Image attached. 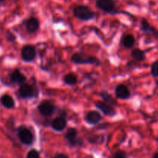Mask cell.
Masks as SVG:
<instances>
[{
  "label": "cell",
  "instance_id": "1",
  "mask_svg": "<svg viewBox=\"0 0 158 158\" xmlns=\"http://www.w3.org/2000/svg\"><path fill=\"white\" fill-rule=\"evenodd\" d=\"M73 14L76 18L84 21L92 19L95 16V13L89 6L85 5H79L74 7L73 10Z\"/></svg>",
  "mask_w": 158,
  "mask_h": 158
},
{
  "label": "cell",
  "instance_id": "2",
  "mask_svg": "<svg viewBox=\"0 0 158 158\" xmlns=\"http://www.w3.org/2000/svg\"><path fill=\"white\" fill-rule=\"evenodd\" d=\"M71 61L76 64H94L98 63L96 57H89L82 53H74L71 57Z\"/></svg>",
  "mask_w": 158,
  "mask_h": 158
},
{
  "label": "cell",
  "instance_id": "3",
  "mask_svg": "<svg viewBox=\"0 0 158 158\" xmlns=\"http://www.w3.org/2000/svg\"><path fill=\"white\" fill-rule=\"evenodd\" d=\"M77 130L75 128H73V127L68 129L66 134H65V139L68 140V143L71 147H80L83 144L82 139L77 138Z\"/></svg>",
  "mask_w": 158,
  "mask_h": 158
},
{
  "label": "cell",
  "instance_id": "4",
  "mask_svg": "<svg viewBox=\"0 0 158 158\" xmlns=\"http://www.w3.org/2000/svg\"><path fill=\"white\" fill-rule=\"evenodd\" d=\"M96 6L105 13H116L115 0H96Z\"/></svg>",
  "mask_w": 158,
  "mask_h": 158
},
{
  "label": "cell",
  "instance_id": "5",
  "mask_svg": "<svg viewBox=\"0 0 158 158\" xmlns=\"http://www.w3.org/2000/svg\"><path fill=\"white\" fill-rule=\"evenodd\" d=\"M18 136L19 140L25 145H30L33 142V135L30 130L25 127H20L18 129Z\"/></svg>",
  "mask_w": 158,
  "mask_h": 158
},
{
  "label": "cell",
  "instance_id": "6",
  "mask_svg": "<svg viewBox=\"0 0 158 158\" xmlns=\"http://www.w3.org/2000/svg\"><path fill=\"white\" fill-rule=\"evenodd\" d=\"M36 52L34 47L31 45H26L23 48L22 51H21V56L22 59L26 62L33 61L36 57Z\"/></svg>",
  "mask_w": 158,
  "mask_h": 158
},
{
  "label": "cell",
  "instance_id": "7",
  "mask_svg": "<svg viewBox=\"0 0 158 158\" xmlns=\"http://www.w3.org/2000/svg\"><path fill=\"white\" fill-rule=\"evenodd\" d=\"M38 110L40 113L44 116H49L54 113L55 110V107L54 105L49 101H43L40 102V104L38 106Z\"/></svg>",
  "mask_w": 158,
  "mask_h": 158
},
{
  "label": "cell",
  "instance_id": "8",
  "mask_svg": "<svg viewBox=\"0 0 158 158\" xmlns=\"http://www.w3.org/2000/svg\"><path fill=\"white\" fill-rule=\"evenodd\" d=\"M95 106L107 116L112 117L116 115V111L113 109V107L105 102H96Z\"/></svg>",
  "mask_w": 158,
  "mask_h": 158
},
{
  "label": "cell",
  "instance_id": "9",
  "mask_svg": "<svg viewBox=\"0 0 158 158\" xmlns=\"http://www.w3.org/2000/svg\"><path fill=\"white\" fill-rule=\"evenodd\" d=\"M141 30L145 33L150 34L156 39H158V30L153 27H152L148 21L146 19L143 18L141 20Z\"/></svg>",
  "mask_w": 158,
  "mask_h": 158
},
{
  "label": "cell",
  "instance_id": "10",
  "mask_svg": "<svg viewBox=\"0 0 158 158\" xmlns=\"http://www.w3.org/2000/svg\"><path fill=\"white\" fill-rule=\"evenodd\" d=\"M115 95L119 99H127L130 97V92L125 85H118L115 89Z\"/></svg>",
  "mask_w": 158,
  "mask_h": 158
},
{
  "label": "cell",
  "instance_id": "11",
  "mask_svg": "<svg viewBox=\"0 0 158 158\" xmlns=\"http://www.w3.org/2000/svg\"><path fill=\"white\" fill-rule=\"evenodd\" d=\"M102 116L99 112L97 111H91L86 114L85 117V120L87 123L91 124V125H95L98 124L101 121Z\"/></svg>",
  "mask_w": 158,
  "mask_h": 158
},
{
  "label": "cell",
  "instance_id": "12",
  "mask_svg": "<svg viewBox=\"0 0 158 158\" xmlns=\"http://www.w3.org/2000/svg\"><path fill=\"white\" fill-rule=\"evenodd\" d=\"M19 93L23 98H32L34 96V89L29 84H22L19 87Z\"/></svg>",
  "mask_w": 158,
  "mask_h": 158
},
{
  "label": "cell",
  "instance_id": "13",
  "mask_svg": "<svg viewBox=\"0 0 158 158\" xmlns=\"http://www.w3.org/2000/svg\"><path fill=\"white\" fill-rule=\"evenodd\" d=\"M67 121L64 117H57L54 118L51 123V127L56 131H62L66 127Z\"/></svg>",
  "mask_w": 158,
  "mask_h": 158
},
{
  "label": "cell",
  "instance_id": "14",
  "mask_svg": "<svg viewBox=\"0 0 158 158\" xmlns=\"http://www.w3.org/2000/svg\"><path fill=\"white\" fill-rule=\"evenodd\" d=\"M40 22L36 17H30L26 23V27L29 33H35L39 29Z\"/></svg>",
  "mask_w": 158,
  "mask_h": 158
},
{
  "label": "cell",
  "instance_id": "15",
  "mask_svg": "<svg viewBox=\"0 0 158 158\" xmlns=\"http://www.w3.org/2000/svg\"><path fill=\"white\" fill-rule=\"evenodd\" d=\"M26 79L27 78H26L25 75H23L18 69L14 70V71L11 74V81L16 84H23L26 81Z\"/></svg>",
  "mask_w": 158,
  "mask_h": 158
},
{
  "label": "cell",
  "instance_id": "16",
  "mask_svg": "<svg viewBox=\"0 0 158 158\" xmlns=\"http://www.w3.org/2000/svg\"><path fill=\"white\" fill-rule=\"evenodd\" d=\"M135 42L136 40L132 34L124 35L121 39V44L127 48H133L135 44Z\"/></svg>",
  "mask_w": 158,
  "mask_h": 158
},
{
  "label": "cell",
  "instance_id": "17",
  "mask_svg": "<svg viewBox=\"0 0 158 158\" xmlns=\"http://www.w3.org/2000/svg\"><path fill=\"white\" fill-rule=\"evenodd\" d=\"M1 102L7 109H12L14 107L15 102L12 96L9 95H4L1 97Z\"/></svg>",
  "mask_w": 158,
  "mask_h": 158
},
{
  "label": "cell",
  "instance_id": "18",
  "mask_svg": "<svg viewBox=\"0 0 158 158\" xmlns=\"http://www.w3.org/2000/svg\"><path fill=\"white\" fill-rule=\"evenodd\" d=\"M131 55L132 57L133 58V60H135L136 61H143L146 58L145 52L140 49H134L132 51Z\"/></svg>",
  "mask_w": 158,
  "mask_h": 158
},
{
  "label": "cell",
  "instance_id": "19",
  "mask_svg": "<svg viewBox=\"0 0 158 158\" xmlns=\"http://www.w3.org/2000/svg\"><path fill=\"white\" fill-rule=\"evenodd\" d=\"M64 82L67 85H74L75 84H77V77L73 73H69V74H67L63 78Z\"/></svg>",
  "mask_w": 158,
  "mask_h": 158
},
{
  "label": "cell",
  "instance_id": "20",
  "mask_svg": "<svg viewBox=\"0 0 158 158\" xmlns=\"http://www.w3.org/2000/svg\"><path fill=\"white\" fill-rule=\"evenodd\" d=\"M101 97L102 98V99L104 100L105 102H106L107 104L110 105V106H115L117 104L116 101L112 98V96L111 95H109L108 92H102L100 94Z\"/></svg>",
  "mask_w": 158,
  "mask_h": 158
},
{
  "label": "cell",
  "instance_id": "21",
  "mask_svg": "<svg viewBox=\"0 0 158 158\" xmlns=\"http://www.w3.org/2000/svg\"><path fill=\"white\" fill-rule=\"evenodd\" d=\"M103 139H104V137L102 135H98V136L95 135L89 138V141L92 143H102L103 142Z\"/></svg>",
  "mask_w": 158,
  "mask_h": 158
},
{
  "label": "cell",
  "instance_id": "22",
  "mask_svg": "<svg viewBox=\"0 0 158 158\" xmlns=\"http://www.w3.org/2000/svg\"><path fill=\"white\" fill-rule=\"evenodd\" d=\"M150 73L153 77H158V60L153 62L150 68Z\"/></svg>",
  "mask_w": 158,
  "mask_h": 158
},
{
  "label": "cell",
  "instance_id": "23",
  "mask_svg": "<svg viewBox=\"0 0 158 158\" xmlns=\"http://www.w3.org/2000/svg\"><path fill=\"white\" fill-rule=\"evenodd\" d=\"M27 158H40V154L39 153H38L37 150H31L28 152V153H27Z\"/></svg>",
  "mask_w": 158,
  "mask_h": 158
},
{
  "label": "cell",
  "instance_id": "24",
  "mask_svg": "<svg viewBox=\"0 0 158 158\" xmlns=\"http://www.w3.org/2000/svg\"><path fill=\"white\" fill-rule=\"evenodd\" d=\"M112 158H127V156L124 151H118L114 153Z\"/></svg>",
  "mask_w": 158,
  "mask_h": 158
},
{
  "label": "cell",
  "instance_id": "25",
  "mask_svg": "<svg viewBox=\"0 0 158 158\" xmlns=\"http://www.w3.org/2000/svg\"><path fill=\"white\" fill-rule=\"evenodd\" d=\"M7 39H8L9 41H13V40H14L16 39V36H15L13 33L8 32V33H7Z\"/></svg>",
  "mask_w": 158,
  "mask_h": 158
},
{
  "label": "cell",
  "instance_id": "26",
  "mask_svg": "<svg viewBox=\"0 0 158 158\" xmlns=\"http://www.w3.org/2000/svg\"><path fill=\"white\" fill-rule=\"evenodd\" d=\"M53 158H69V156L64 153H57Z\"/></svg>",
  "mask_w": 158,
  "mask_h": 158
},
{
  "label": "cell",
  "instance_id": "27",
  "mask_svg": "<svg viewBox=\"0 0 158 158\" xmlns=\"http://www.w3.org/2000/svg\"><path fill=\"white\" fill-rule=\"evenodd\" d=\"M153 158H158V152H156V153H153Z\"/></svg>",
  "mask_w": 158,
  "mask_h": 158
},
{
  "label": "cell",
  "instance_id": "28",
  "mask_svg": "<svg viewBox=\"0 0 158 158\" xmlns=\"http://www.w3.org/2000/svg\"><path fill=\"white\" fill-rule=\"evenodd\" d=\"M3 1H4V0H0V2H3Z\"/></svg>",
  "mask_w": 158,
  "mask_h": 158
},
{
  "label": "cell",
  "instance_id": "29",
  "mask_svg": "<svg viewBox=\"0 0 158 158\" xmlns=\"http://www.w3.org/2000/svg\"><path fill=\"white\" fill-rule=\"evenodd\" d=\"M156 85H157V86H158V81H156Z\"/></svg>",
  "mask_w": 158,
  "mask_h": 158
},
{
  "label": "cell",
  "instance_id": "30",
  "mask_svg": "<svg viewBox=\"0 0 158 158\" xmlns=\"http://www.w3.org/2000/svg\"><path fill=\"white\" fill-rule=\"evenodd\" d=\"M156 141H157V142H158V137L156 138Z\"/></svg>",
  "mask_w": 158,
  "mask_h": 158
}]
</instances>
